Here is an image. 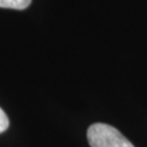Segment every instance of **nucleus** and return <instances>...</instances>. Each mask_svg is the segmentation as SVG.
<instances>
[{
  "mask_svg": "<svg viewBox=\"0 0 147 147\" xmlns=\"http://www.w3.org/2000/svg\"><path fill=\"white\" fill-rule=\"evenodd\" d=\"M91 147H135L118 129L107 124H93L87 130Z\"/></svg>",
  "mask_w": 147,
  "mask_h": 147,
  "instance_id": "f257e3e1",
  "label": "nucleus"
},
{
  "mask_svg": "<svg viewBox=\"0 0 147 147\" xmlns=\"http://www.w3.org/2000/svg\"><path fill=\"white\" fill-rule=\"evenodd\" d=\"M31 1L32 0H0V7L25 10L31 5Z\"/></svg>",
  "mask_w": 147,
  "mask_h": 147,
  "instance_id": "f03ea898",
  "label": "nucleus"
},
{
  "mask_svg": "<svg viewBox=\"0 0 147 147\" xmlns=\"http://www.w3.org/2000/svg\"><path fill=\"white\" fill-rule=\"evenodd\" d=\"M9 127V118L5 114V112L0 108V134L6 131Z\"/></svg>",
  "mask_w": 147,
  "mask_h": 147,
  "instance_id": "7ed1b4c3",
  "label": "nucleus"
}]
</instances>
